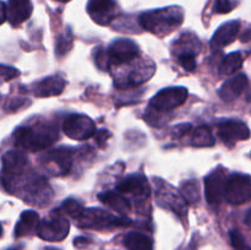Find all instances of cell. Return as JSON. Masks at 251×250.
Here are the masks:
<instances>
[{
    "instance_id": "35",
    "label": "cell",
    "mask_w": 251,
    "mask_h": 250,
    "mask_svg": "<svg viewBox=\"0 0 251 250\" xmlns=\"http://www.w3.org/2000/svg\"><path fill=\"white\" fill-rule=\"evenodd\" d=\"M95 135H96V142H97V145L100 147H104V145L107 144V141L110 139V136H112L110 131H108V130L105 129L98 130Z\"/></svg>"
},
{
    "instance_id": "1",
    "label": "cell",
    "mask_w": 251,
    "mask_h": 250,
    "mask_svg": "<svg viewBox=\"0 0 251 250\" xmlns=\"http://www.w3.org/2000/svg\"><path fill=\"white\" fill-rule=\"evenodd\" d=\"M183 21L184 11L179 6H169L144 12L139 19L142 28L158 37H164L176 31Z\"/></svg>"
},
{
    "instance_id": "9",
    "label": "cell",
    "mask_w": 251,
    "mask_h": 250,
    "mask_svg": "<svg viewBox=\"0 0 251 250\" xmlns=\"http://www.w3.org/2000/svg\"><path fill=\"white\" fill-rule=\"evenodd\" d=\"M227 171L223 167H217L205 179L206 200L211 205H217L225 198L226 184H227Z\"/></svg>"
},
{
    "instance_id": "37",
    "label": "cell",
    "mask_w": 251,
    "mask_h": 250,
    "mask_svg": "<svg viewBox=\"0 0 251 250\" xmlns=\"http://www.w3.org/2000/svg\"><path fill=\"white\" fill-rule=\"evenodd\" d=\"M74 244H75V247H77V248H83L88 244V240L86 239V238H82V237L76 238V239L74 240Z\"/></svg>"
},
{
    "instance_id": "3",
    "label": "cell",
    "mask_w": 251,
    "mask_h": 250,
    "mask_svg": "<svg viewBox=\"0 0 251 250\" xmlns=\"http://www.w3.org/2000/svg\"><path fill=\"white\" fill-rule=\"evenodd\" d=\"M78 225L82 228H93V229H103L112 227H125L131 223L126 217H115L110 213L105 212L100 208H83L77 218Z\"/></svg>"
},
{
    "instance_id": "19",
    "label": "cell",
    "mask_w": 251,
    "mask_h": 250,
    "mask_svg": "<svg viewBox=\"0 0 251 250\" xmlns=\"http://www.w3.org/2000/svg\"><path fill=\"white\" fill-rule=\"evenodd\" d=\"M154 73V65L152 63H150L147 65L146 63L142 64V65L137 66L135 70H132L131 73L127 74L124 77L119 78L118 81H115V86L119 88H126V87H132V86H137L144 83L145 81L149 80Z\"/></svg>"
},
{
    "instance_id": "41",
    "label": "cell",
    "mask_w": 251,
    "mask_h": 250,
    "mask_svg": "<svg viewBox=\"0 0 251 250\" xmlns=\"http://www.w3.org/2000/svg\"><path fill=\"white\" fill-rule=\"evenodd\" d=\"M47 250H55V249H47Z\"/></svg>"
},
{
    "instance_id": "40",
    "label": "cell",
    "mask_w": 251,
    "mask_h": 250,
    "mask_svg": "<svg viewBox=\"0 0 251 250\" xmlns=\"http://www.w3.org/2000/svg\"><path fill=\"white\" fill-rule=\"evenodd\" d=\"M1 233H2V229H1V225H0V235H1Z\"/></svg>"
},
{
    "instance_id": "5",
    "label": "cell",
    "mask_w": 251,
    "mask_h": 250,
    "mask_svg": "<svg viewBox=\"0 0 251 250\" xmlns=\"http://www.w3.org/2000/svg\"><path fill=\"white\" fill-rule=\"evenodd\" d=\"M188 98L185 87H169L159 91L150 100V107L156 112H169L180 107Z\"/></svg>"
},
{
    "instance_id": "39",
    "label": "cell",
    "mask_w": 251,
    "mask_h": 250,
    "mask_svg": "<svg viewBox=\"0 0 251 250\" xmlns=\"http://www.w3.org/2000/svg\"><path fill=\"white\" fill-rule=\"evenodd\" d=\"M55 1H60V2H68V1H70V0H55Z\"/></svg>"
},
{
    "instance_id": "27",
    "label": "cell",
    "mask_w": 251,
    "mask_h": 250,
    "mask_svg": "<svg viewBox=\"0 0 251 250\" xmlns=\"http://www.w3.org/2000/svg\"><path fill=\"white\" fill-rule=\"evenodd\" d=\"M73 47V36L70 32H66L65 34H61L58 37V42H56V54L59 56L64 55L68 53Z\"/></svg>"
},
{
    "instance_id": "31",
    "label": "cell",
    "mask_w": 251,
    "mask_h": 250,
    "mask_svg": "<svg viewBox=\"0 0 251 250\" xmlns=\"http://www.w3.org/2000/svg\"><path fill=\"white\" fill-rule=\"evenodd\" d=\"M20 75V71L15 68L6 65H0V83L6 82V81L12 80Z\"/></svg>"
},
{
    "instance_id": "34",
    "label": "cell",
    "mask_w": 251,
    "mask_h": 250,
    "mask_svg": "<svg viewBox=\"0 0 251 250\" xmlns=\"http://www.w3.org/2000/svg\"><path fill=\"white\" fill-rule=\"evenodd\" d=\"M190 130H191V124H189V123H185V124H179L174 127L173 131H172V135H173V137H176V139H180V137H183L184 135L188 134Z\"/></svg>"
},
{
    "instance_id": "18",
    "label": "cell",
    "mask_w": 251,
    "mask_h": 250,
    "mask_svg": "<svg viewBox=\"0 0 251 250\" xmlns=\"http://www.w3.org/2000/svg\"><path fill=\"white\" fill-rule=\"evenodd\" d=\"M248 86V77L244 74H238V75L233 76L229 80L226 81L221 88L218 90V95L222 98L225 102H232V100H237L243 91L247 88Z\"/></svg>"
},
{
    "instance_id": "12",
    "label": "cell",
    "mask_w": 251,
    "mask_h": 250,
    "mask_svg": "<svg viewBox=\"0 0 251 250\" xmlns=\"http://www.w3.org/2000/svg\"><path fill=\"white\" fill-rule=\"evenodd\" d=\"M87 12L96 24L105 26L117 15V2L114 0H90Z\"/></svg>"
},
{
    "instance_id": "36",
    "label": "cell",
    "mask_w": 251,
    "mask_h": 250,
    "mask_svg": "<svg viewBox=\"0 0 251 250\" xmlns=\"http://www.w3.org/2000/svg\"><path fill=\"white\" fill-rule=\"evenodd\" d=\"M6 19H7L6 5H5L2 1H0V25H1Z\"/></svg>"
},
{
    "instance_id": "17",
    "label": "cell",
    "mask_w": 251,
    "mask_h": 250,
    "mask_svg": "<svg viewBox=\"0 0 251 250\" xmlns=\"http://www.w3.org/2000/svg\"><path fill=\"white\" fill-rule=\"evenodd\" d=\"M65 86L66 81L61 76H48L33 86V93L37 97H53L63 93Z\"/></svg>"
},
{
    "instance_id": "15",
    "label": "cell",
    "mask_w": 251,
    "mask_h": 250,
    "mask_svg": "<svg viewBox=\"0 0 251 250\" xmlns=\"http://www.w3.org/2000/svg\"><path fill=\"white\" fill-rule=\"evenodd\" d=\"M28 169V159L20 151H9L2 157V176H15Z\"/></svg>"
},
{
    "instance_id": "29",
    "label": "cell",
    "mask_w": 251,
    "mask_h": 250,
    "mask_svg": "<svg viewBox=\"0 0 251 250\" xmlns=\"http://www.w3.org/2000/svg\"><path fill=\"white\" fill-rule=\"evenodd\" d=\"M196 54L191 51L178 54V61L186 71H194L196 69Z\"/></svg>"
},
{
    "instance_id": "11",
    "label": "cell",
    "mask_w": 251,
    "mask_h": 250,
    "mask_svg": "<svg viewBox=\"0 0 251 250\" xmlns=\"http://www.w3.org/2000/svg\"><path fill=\"white\" fill-rule=\"evenodd\" d=\"M217 135L227 145L237 144L250 137V129L247 124L239 120H225L218 125Z\"/></svg>"
},
{
    "instance_id": "2",
    "label": "cell",
    "mask_w": 251,
    "mask_h": 250,
    "mask_svg": "<svg viewBox=\"0 0 251 250\" xmlns=\"http://www.w3.org/2000/svg\"><path fill=\"white\" fill-rule=\"evenodd\" d=\"M58 137V132L48 125L21 126L15 131L14 142L17 147L26 151L36 152L50 146Z\"/></svg>"
},
{
    "instance_id": "26",
    "label": "cell",
    "mask_w": 251,
    "mask_h": 250,
    "mask_svg": "<svg viewBox=\"0 0 251 250\" xmlns=\"http://www.w3.org/2000/svg\"><path fill=\"white\" fill-rule=\"evenodd\" d=\"M180 194L188 203H195L200 200V188L196 180H186L181 184Z\"/></svg>"
},
{
    "instance_id": "38",
    "label": "cell",
    "mask_w": 251,
    "mask_h": 250,
    "mask_svg": "<svg viewBox=\"0 0 251 250\" xmlns=\"http://www.w3.org/2000/svg\"><path fill=\"white\" fill-rule=\"evenodd\" d=\"M244 222H245V225H249V227H251V208H250L249 211H248L247 215H245Z\"/></svg>"
},
{
    "instance_id": "24",
    "label": "cell",
    "mask_w": 251,
    "mask_h": 250,
    "mask_svg": "<svg viewBox=\"0 0 251 250\" xmlns=\"http://www.w3.org/2000/svg\"><path fill=\"white\" fill-rule=\"evenodd\" d=\"M215 142V136L208 126H199L191 135V144L195 147H211Z\"/></svg>"
},
{
    "instance_id": "14",
    "label": "cell",
    "mask_w": 251,
    "mask_h": 250,
    "mask_svg": "<svg viewBox=\"0 0 251 250\" xmlns=\"http://www.w3.org/2000/svg\"><path fill=\"white\" fill-rule=\"evenodd\" d=\"M42 163L47 167L54 175H63L69 173L71 168V152L68 149H58L48 152L42 158Z\"/></svg>"
},
{
    "instance_id": "23",
    "label": "cell",
    "mask_w": 251,
    "mask_h": 250,
    "mask_svg": "<svg viewBox=\"0 0 251 250\" xmlns=\"http://www.w3.org/2000/svg\"><path fill=\"white\" fill-rule=\"evenodd\" d=\"M124 244L129 250H153L151 238L139 232L129 233L124 238Z\"/></svg>"
},
{
    "instance_id": "20",
    "label": "cell",
    "mask_w": 251,
    "mask_h": 250,
    "mask_svg": "<svg viewBox=\"0 0 251 250\" xmlns=\"http://www.w3.org/2000/svg\"><path fill=\"white\" fill-rule=\"evenodd\" d=\"M240 29L239 21H229L227 24L222 25L213 34L211 39V47L213 48H222L228 46L232 42L235 41Z\"/></svg>"
},
{
    "instance_id": "4",
    "label": "cell",
    "mask_w": 251,
    "mask_h": 250,
    "mask_svg": "<svg viewBox=\"0 0 251 250\" xmlns=\"http://www.w3.org/2000/svg\"><path fill=\"white\" fill-rule=\"evenodd\" d=\"M225 199L233 205H240L251 200V176L233 174L227 179Z\"/></svg>"
},
{
    "instance_id": "13",
    "label": "cell",
    "mask_w": 251,
    "mask_h": 250,
    "mask_svg": "<svg viewBox=\"0 0 251 250\" xmlns=\"http://www.w3.org/2000/svg\"><path fill=\"white\" fill-rule=\"evenodd\" d=\"M117 191L122 194H129L137 200H145L150 196L151 188L146 176L142 174H132L118 184Z\"/></svg>"
},
{
    "instance_id": "33",
    "label": "cell",
    "mask_w": 251,
    "mask_h": 250,
    "mask_svg": "<svg viewBox=\"0 0 251 250\" xmlns=\"http://www.w3.org/2000/svg\"><path fill=\"white\" fill-rule=\"evenodd\" d=\"M233 4L230 2V0H216L215 4V11L217 14H228L229 11H232Z\"/></svg>"
},
{
    "instance_id": "8",
    "label": "cell",
    "mask_w": 251,
    "mask_h": 250,
    "mask_svg": "<svg viewBox=\"0 0 251 250\" xmlns=\"http://www.w3.org/2000/svg\"><path fill=\"white\" fill-rule=\"evenodd\" d=\"M108 59L112 65H123L130 63L139 56L140 49L132 41L126 38L117 39L107 50Z\"/></svg>"
},
{
    "instance_id": "42",
    "label": "cell",
    "mask_w": 251,
    "mask_h": 250,
    "mask_svg": "<svg viewBox=\"0 0 251 250\" xmlns=\"http://www.w3.org/2000/svg\"><path fill=\"white\" fill-rule=\"evenodd\" d=\"M0 100H1V96H0Z\"/></svg>"
},
{
    "instance_id": "7",
    "label": "cell",
    "mask_w": 251,
    "mask_h": 250,
    "mask_svg": "<svg viewBox=\"0 0 251 250\" xmlns=\"http://www.w3.org/2000/svg\"><path fill=\"white\" fill-rule=\"evenodd\" d=\"M66 136L77 141H83L96 134V125L87 115H70L63 124Z\"/></svg>"
},
{
    "instance_id": "32",
    "label": "cell",
    "mask_w": 251,
    "mask_h": 250,
    "mask_svg": "<svg viewBox=\"0 0 251 250\" xmlns=\"http://www.w3.org/2000/svg\"><path fill=\"white\" fill-rule=\"evenodd\" d=\"M95 61L98 68L102 69V70H108V68H109L108 65H110L107 51L103 50L102 48H98L95 50Z\"/></svg>"
},
{
    "instance_id": "22",
    "label": "cell",
    "mask_w": 251,
    "mask_h": 250,
    "mask_svg": "<svg viewBox=\"0 0 251 250\" xmlns=\"http://www.w3.org/2000/svg\"><path fill=\"white\" fill-rule=\"evenodd\" d=\"M39 216L34 211H25L22 212L20 221L17 222L15 228V235L17 238L25 237V235L32 234L34 230L38 229Z\"/></svg>"
},
{
    "instance_id": "25",
    "label": "cell",
    "mask_w": 251,
    "mask_h": 250,
    "mask_svg": "<svg viewBox=\"0 0 251 250\" xmlns=\"http://www.w3.org/2000/svg\"><path fill=\"white\" fill-rule=\"evenodd\" d=\"M243 55L239 51L235 53H230L223 59L222 64L220 66V74L221 75H232V74L237 73L243 65Z\"/></svg>"
},
{
    "instance_id": "16",
    "label": "cell",
    "mask_w": 251,
    "mask_h": 250,
    "mask_svg": "<svg viewBox=\"0 0 251 250\" xmlns=\"http://www.w3.org/2000/svg\"><path fill=\"white\" fill-rule=\"evenodd\" d=\"M6 10L7 20L12 26L16 27L29 19L33 7L31 0H9Z\"/></svg>"
},
{
    "instance_id": "28",
    "label": "cell",
    "mask_w": 251,
    "mask_h": 250,
    "mask_svg": "<svg viewBox=\"0 0 251 250\" xmlns=\"http://www.w3.org/2000/svg\"><path fill=\"white\" fill-rule=\"evenodd\" d=\"M61 211L64 213H66V215L71 216V217L77 218L80 216V213L83 211V207L81 206V203L78 201L74 200V199H69V200L64 201Z\"/></svg>"
},
{
    "instance_id": "10",
    "label": "cell",
    "mask_w": 251,
    "mask_h": 250,
    "mask_svg": "<svg viewBox=\"0 0 251 250\" xmlns=\"http://www.w3.org/2000/svg\"><path fill=\"white\" fill-rule=\"evenodd\" d=\"M157 181V199L161 206L172 208L178 215L184 216L186 213V201L181 194L176 193L168 183H164L161 179H154Z\"/></svg>"
},
{
    "instance_id": "6",
    "label": "cell",
    "mask_w": 251,
    "mask_h": 250,
    "mask_svg": "<svg viewBox=\"0 0 251 250\" xmlns=\"http://www.w3.org/2000/svg\"><path fill=\"white\" fill-rule=\"evenodd\" d=\"M70 223L61 213H51L50 218L42 221L37 229V234L48 242H59L69 234Z\"/></svg>"
},
{
    "instance_id": "30",
    "label": "cell",
    "mask_w": 251,
    "mask_h": 250,
    "mask_svg": "<svg viewBox=\"0 0 251 250\" xmlns=\"http://www.w3.org/2000/svg\"><path fill=\"white\" fill-rule=\"evenodd\" d=\"M229 237L230 243H232V247L234 250H251V248L247 244L244 237H243L239 230H232Z\"/></svg>"
},
{
    "instance_id": "21",
    "label": "cell",
    "mask_w": 251,
    "mask_h": 250,
    "mask_svg": "<svg viewBox=\"0 0 251 250\" xmlns=\"http://www.w3.org/2000/svg\"><path fill=\"white\" fill-rule=\"evenodd\" d=\"M98 199L103 203L108 205L109 207H112L113 210H115L118 213H120L123 216L129 213L130 210H131L130 202L119 191H107V193H102L98 196Z\"/></svg>"
}]
</instances>
